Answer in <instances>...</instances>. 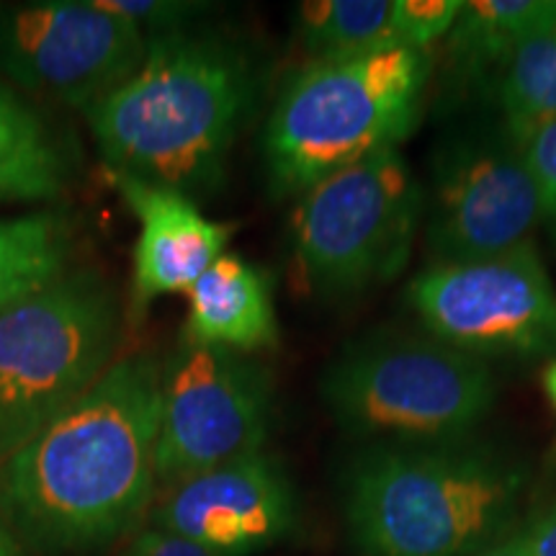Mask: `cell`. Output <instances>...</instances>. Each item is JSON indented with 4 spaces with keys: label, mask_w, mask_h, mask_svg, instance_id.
<instances>
[{
    "label": "cell",
    "mask_w": 556,
    "mask_h": 556,
    "mask_svg": "<svg viewBox=\"0 0 556 556\" xmlns=\"http://www.w3.org/2000/svg\"><path fill=\"white\" fill-rule=\"evenodd\" d=\"M163 361L119 356L60 420L0 462V520L41 556H88L135 536L157 500Z\"/></svg>",
    "instance_id": "1"
},
{
    "label": "cell",
    "mask_w": 556,
    "mask_h": 556,
    "mask_svg": "<svg viewBox=\"0 0 556 556\" xmlns=\"http://www.w3.org/2000/svg\"><path fill=\"white\" fill-rule=\"evenodd\" d=\"M261 73L242 41L193 24L150 34L142 65L83 111L109 176L165 186L193 201L217 191Z\"/></svg>",
    "instance_id": "2"
},
{
    "label": "cell",
    "mask_w": 556,
    "mask_h": 556,
    "mask_svg": "<svg viewBox=\"0 0 556 556\" xmlns=\"http://www.w3.org/2000/svg\"><path fill=\"white\" fill-rule=\"evenodd\" d=\"M528 471L475 438L366 441L340 477L358 556H471L516 531Z\"/></svg>",
    "instance_id": "3"
},
{
    "label": "cell",
    "mask_w": 556,
    "mask_h": 556,
    "mask_svg": "<svg viewBox=\"0 0 556 556\" xmlns=\"http://www.w3.org/2000/svg\"><path fill=\"white\" fill-rule=\"evenodd\" d=\"M433 58L407 47L309 60L278 90L261 139L274 199H299L332 173L400 150L420 124Z\"/></svg>",
    "instance_id": "4"
},
{
    "label": "cell",
    "mask_w": 556,
    "mask_h": 556,
    "mask_svg": "<svg viewBox=\"0 0 556 556\" xmlns=\"http://www.w3.org/2000/svg\"><path fill=\"white\" fill-rule=\"evenodd\" d=\"M119 289L73 266L0 309V462L75 407L119 361Z\"/></svg>",
    "instance_id": "5"
},
{
    "label": "cell",
    "mask_w": 556,
    "mask_h": 556,
    "mask_svg": "<svg viewBox=\"0 0 556 556\" xmlns=\"http://www.w3.org/2000/svg\"><path fill=\"white\" fill-rule=\"evenodd\" d=\"M497 397V377L484 358L428 332H364L319 377L332 422L361 441L467 438Z\"/></svg>",
    "instance_id": "6"
},
{
    "label": "cell",
    "mask_w": 556,
    "mask_h": 556,
    "mask_svg": "<svg viewBox=\"0 0 556 556\" xmlns=\"http://www.w3.org/2000/svg\"><path fill=\"white\" fill-rule=\"evenodd\" d=\"M420 229L422 184L400 150H384L296 199L291 255L312 294L353 299L407 268Z\"/></svg>",
    "instance_id": "7"
},
{
    "label": "cell",
    "mask_w": 556,
    "mask_h": 556,
    "mask_svg": "<svg viewBox=\"0 0 556 556\" xmlns=\"http://www.w3.org/2000/svg\"><path fill=\"white\" fill-rule=\"evenodd\" d=\"M274 405V374L255 353L180 340L163 361L157 497L229 458L266 448Z\"/></svg>",
    "instance_id": "8"
},
{
    "label": "cell",
    "mask_w": 556,
    "mask_h": 556,
    "mask_svg": "<svg viewBox=\"0 0 556 556\" xmlns=\"http://www.w3.org/2000/svg\"><path fill=\"white\" fill-rule=\"evenodd\" d=\"M541 225L536 184L523 148L505 129H469L443 139L422 186L428 266L505 255L533 240Z\"/></svg>",
    "instance_id": "9"
},
{
    "label": "cell",
    "mask_w": 556,
    "mask_h": 556,
    "mask_svg": "<svg viewBox=\"0 0 556 556\" xmlns=\"http://www.w3.org/2000/svg\"><path fill=\"white\" fill-rule=\"evenodd\" d=\"M405 302L422 332L471 356H556V287L536 242L417 270Z\"/></svg>",
    "instance_id": "10"
},
{
    "label": "cell",
    "mask_w": 556,
    "mask_h": 556,
    "mask_svg": "<svg viewBox=\"0 0 556 556\" xmlns=\"http://www.w3.org/2000/svg\"><path fill=\"white\" fill-rule=\"evenodd\" d=\"M148 52V37L99 0H0V83L75 111L106 99Z\"/></svg>",
    "instance_id": "11"
},
{
    "label": "cell",
    "mask_w": 556,
    "mask_h": 556,
    "mask_svg": "<svg viewBox=\"0 0 556 556\" xmlns=\"http://www.w3.org/2000/svg\"><path fill=\"white\" fill-rule=\"evenodd\" d=\"M294 484L266 448L201 471L152 505L148 526L163 528L222 556H253L294 531Z\"/></svg>",
    "instance_id": "12"
},
{
    "label": "cell",
    "mask_w": 556,
    "mask_h": 556,
    "mask_svg": "<svg viewBox=\"0 0 556 556\" xmlns=\"http://www.w3.org/2000/svg\"><path fill=\"white\" fill-rule=\"evenodd\" d=\"M139 222L127 319L139 325L165 294L189 291L225 255L235 225L214 222L184 193L127 176H109Z\"/></svg>",
    "instance_id": "13"
},
{
    "label": "cell",
    "mask_w": 556,
    "mask_h": 556,
    "mask_svg": "<svg viewBox=\"0 0 556 556\" xmlns=\"http://www.w3.org/2000/svg\"><path fill=\"white\" fill-rule=\"evenodd\" d=\"M75 176L73 137L37 101L0 83V204H52Z\"/></svg>",
    "instance_id": "14"
},
{
    "label": "cell",
    "mask_w": 556,
    "mask_h": 556,
    "mask_svg": "<svg viewBox=\"0 0 556 556\" xmlns=\"http://www.w3.org/2000/svg\"><path fill=\"white\" fill-rule=\"evenodd\" d=\"M180 340L258 353L274 348L278 319L268 278L240 255H222L193 287Z\"/></svg>",
    "instance_id": "15"
},
{
    "label": "cell",
    "mask_w": 556,
    "mask_h": 556,
    "mask_svg": "<svg viewBox=\"0 0 556 556\" xmlns=\"http://www.w3.org/2000/svg\"><path fill=\"white\" fill-rule=\"evenodd\" d=\"M556 0H464L446 41V70L464 83L495 80Z\"/></svg>",
    "instance_id": "16"
},
{
    "label": "cell",
    "mask_w": 556,
    "mask_h": 556,
    "mask_svg": "<svg viewBox=\"0 0 556 556\" xmlns=\"http://www.w3.org/2000/svg\"><path fill=\"white\" fill-rule=\"evenodd\" d=\"M78 225L60 208L0 219V309L45 289L75 266Z\"/></svg>",
    "instance_id": "17"
},
{
    "label": "cell",
    "mask_w": 556,
    "mask_h": 556,
    "mask_svg": "<svg viewBox=\"0 0 556 556\" xmlns=\"http://www.w3.org/2000/svg\"><path fill=\"white\" fill-rule=\"evenodd\" d=\"M500 127L523 144L556 119V9L541 21L495 78Z\"/></svg>",
    "instance_id": "18"
},
{
    "label": "cell",
    "mask_w": 556,
    "mask_h": 556,
    "mask_svg": "<svg viewBox=\"0 0 556 556\" xmlns=\"http://www.w3.org/2000/svg\"><path fill=\"white\" fill-rule=\"evenodd\" d=\"M394 0H309L294 11V31L309 60L384 50L394 45Z\"/></svg>",
    "instance_id": "19"
},
{
    "label": "cell",
    "mask_w": 556,
    "mask_h": 556,
    "mask_svg": "<svg viewBox=\"0 0 556 556\" xmlns=\"http://www.w3.org/2000/svg\"><path fill=\"white\" fill-rule=\"evenodd\" d=\"M464 0H394V45L430 52V45L454 29Z\"/></svg>",
    "instance_id": "20"
},
{
    "label": "cell",
    "mask_w": 556,
    "mask_h": 556,
    "mask_svg": "<svg viewBox=\"0 0 556 556\" xmlns=\"http://www.w3.org/2000/svg\"><path fill=\"white\" fill-rule=\"evenodd\" d=\"M103 9L135 24L144 37L199 24L208 5L189 0H99Z\"/></svg>",
    "instance_id": "21"
},
{
    "label": "cell",
    "mask_w": 556,
    "mask_h": 556,
    "mask_svg": "<svg viewBox=\"0 0 556 556\" xmlns=\"http://www.w3.org/2000/svg\"><path fill=\"white\" fill-rule=\"evenodd\" d=\"M520 148H523L528 170L536 184L541 225H548L556 235V119L533 131Z\"/></svg>",
    "instance_id": "22"
},
{
    "label": "cell",
    "mask_w": 556,
    "mask_h": 556,
    "mask_svg": "<svg viewBox=\"0 0 556 556\" xmlns=\"http://www.w3.org/2000/svg\"><path fill=\"white\" fill-rule=\"evenodd\" d=\"M119 556H222L212 548L197 544L163 528L148 526L139 528L135 536H129Z\"/></svg>",
    "instance_id": "23"
},
{
    "label": "cell",
    "mask_w": 556,
    "mask_h": 556,
    "mask_svg": "<svg viewBox=\"0 0 556 556\" xmlns=\"http://www.w3.org/2000/svg\"><path fill=\"white\" fill-rule=\"evenodd\" d=\"M526 556H556V497L516 528Z\"/></svg>",
    "instance_id": "24"
},
{
    "label": "cell",
    "mask_w": 556,
    "mask_h": 556,
    "mask_svg": "<svg viewBox=\"0 0 556 556\" xmlns=\"http://www.w3.org/2000/svg\"><path fill=\"white\" fill-rule=\"evenodd\" d=\"M471 556H526V552H523V544H520L518 531H513L510 536H505L503 541H497V544L486 546V548H482V552H477Z\"/></svg>",
    "instance_id": "25"
},
{
    "label": "cell",
    "mask_w": 556,
    "mask_h": 556,
    "mask_svg": "<svg viewBox=\"0 0 556 556\" xmlns=\"http://www.w3.org/2000/svg\"><path fill=\"white\" fill-rule=\"evenodd\" d=\"M0 556H21V544L9 528H5L3 520H0Z\"/></svg>",
    "instance_id": "26"
},
{
    "label": "cell",
    "mask_w": 556,
    "mask_h": 556,
    "mask_svg": "<svg viewBox=\"0 0 556 556\" xmlns=\"http://www.w3.org/2000/svg\"><path fill=\"white\" fill-rule=\"evenodd\" d=\"M544 389H546L548 400H552V405L556 407V361H552L544 371Z\"/></svg>",
    "instance_id": "27"
}]
</instances>
